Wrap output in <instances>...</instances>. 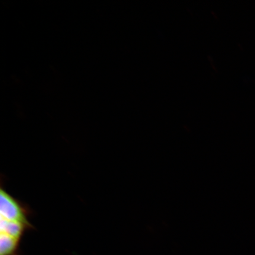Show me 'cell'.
<instances>
[{
  "instance_id": "6da1fadb",
  "label": "cell",
  "mask_w": 255,
  "mask_h": 255,
  "mask_svg": "<svg viewBox=\"0 0 255 255\" xmlns=\"http://www.w3.org/2000/svg\"><path fill=\"white\" fill-rule=\"evenodd\" d=\"M32 212L27 205L14 198L2 187L0 188V218L8 221L32 225L29 221Z\"/></svg>"
},
{
  "instance_id": "7a4b0ae2",
  "label": "cell",
  "mask_w": 255,
  "mask_h": 255,
  "mask_svg": "<svg viewBox=\"0 0 255 255\" xmlns=\"http://www.w3.org/2000/svg\"><path fill=\"white\" fill-rule=\"evenodd\" d=\"M33 229V225L0 218V234L7 235L19 241H21L25 232Z\"/></svg>"
}]
</instances>
